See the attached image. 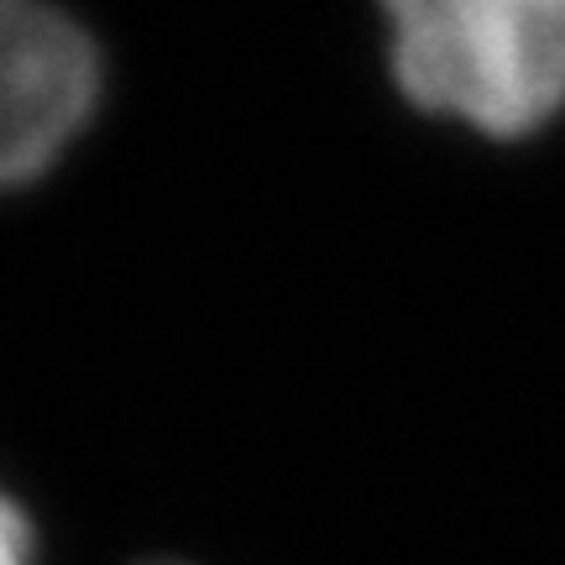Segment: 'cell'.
Wrapping results in <instances>:
<instances>
[{
    "label": "cell",
    "instance_id": "cell-1",
    "mask_svg": "<svg viewBox=\"0 0 565 565\" xmlns=\"http://www.w3.org/2000/svg\"><path fill=\"white\" fill-rule=\"evenodd\" d=\"M387 63L408 100L487 137H524L565 105V0H398Z\"/></svg>",
    "mask_w": 565,
    "mask_h": 565
},
{
    "label": "cell",
    "instance_id": "cell-2",
    "mask_svg": "<svg viewBox=\"0 0 565 565\" xmlns=\"http://www.w3.org/2000/svg\"><path fill=\"white\" fill-rule=\"evenodd\" d=\"M100 47L74 17L0 0V189L42 179L100 100Z\"/></svg>",
    "mask_w": 565,
    "mask_h": 565
},
{
    "label": "cell",
    "instance_id": "cell-3",
    "mask_svg": "<svg viewBox=\"0 0 565 565\" xmlns=\"http://www.w3.org/2000/svg\"><path fill=\"white\" fill-rule=\"evenodd\" d=\"M0 565H38V534L32 519L0 492Z\"/></svg>",
    "mask_w": 565,
    "mask_h": 565
}]
</instances>
